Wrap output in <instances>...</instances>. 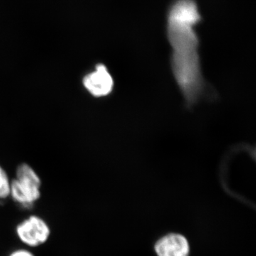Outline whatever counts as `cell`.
<instances>
[{"label": "cell", "mask_w": 256, "mask_h": 256, "mask_svg": "<svg viewBox=\"0 0 256 256\" xmlns=\"http://www.w3.org/2000/svg\"><path fill=\"white\" fill-rule=\"evenodd\" d=\"M18 240L28 249L45 245L52 236L50 224L40 216L32 214L20 222L15 228Z\"/></svg>", "instance_id": "obj_3"}, {"label": "cell", "mask_w": 256, "mask_h": 256, "mask_svg": "<svg viewBox=\"0 0 256 256\" xmlns=\"http://www.w3.org/2000/svg\"><path fill=\"white\" fill-rule=\"evenodd\" d=\"M8 256H36L33 252H32L31 249H28V248H18L16 250H13L11 254Z\"/></svg>", "instance_id": "obj_7"}, {"label": "cell", "mask_w": 256, "mask_h": 256, "mask_svg": "<svg viewBox=\"0 0 256 256\" xmlns=\"http://www.w3.org/2000/svg\"><path fill=\"white\" fill-rule=\"evenodd\" d=\"M41 188L38 174L30 165L22 164L18 166L16 178L11 182L10 197L22 210H32L41 198Z\"/></svg>", "instance_id": "obj_2"}, {"label": "cell", "mask_w": 256, "mask_h": 256, "mask_svg": "<svg viewBox=\"0 0 256 256\" xmlns=\"http://www.w3.org/2000/svg\"><path fill=\"white\" fill-rule=\"evenodd\" d=\"M82 84L90 95L102 98L114 92V82L107 67L104 64H98L95 70L84 76Z\"/></svg>", "instance_id": "obj_4"}, {"label": "cell", "mask_w": 256, "mask_h": 256, "mask_svg": "<svg viewBox=\"0 0 256 256\" xmlns=\"http://www.w3.org/2000/svg\"><path fill=\"white\" fill-rule=\"evenodd\" d=\"M200 20L193 0H178L172 6L168 18L172 70L188 107L196 104L206 90L198 54L200 42L194 31Z\"/></svg>", "instance_id": "obj_1"}, {"label": "cell", "mask_w": 256, "mask_h": 256, "mask_svg": "<svg viewBox=\"0 0 256 256\" xmlns=\"http://www.w3.org/2000/svg\"><path fill=\"white\" fill-rule=\"evenodd\" d=\"M11 182L6 171L0 166V201H4L10 198Z\"/></svg>", "instance_id": "obj_6"}, {"label": "cell", "mask_w": 256, "mask_h": 256, "mask_svg": "<svg viewBox=\"0 0 256 256\" xmlns=\"http://www.w3.org/2000/svg\"><path fill=\"white\" fill-rule=\"evenodd\" d=\"M156 252L159 256H188L190 247L182 236L172 234L156 244Z\"/></svg>", "instance_id": "obj_5"}]
</instances>
